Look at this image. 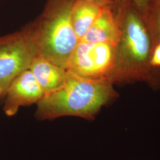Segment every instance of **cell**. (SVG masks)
Here are the masks:
<instances>
[{"label": "cell", "mask_w": 160, "mask_h": 160, "mask_svg": "<svg viewBox=\"0 0 160 160\" xmlns=\"http://www.w3.org/2000/svg\"><path fill=\"white\" fill-rule=\"evenodd\" d=\"M92 43V55L96 78L109 81L114 68L115 45L108 43Z\"/></svg>", "instance_id": "obj_10"}, {"label": "cell", "mask_w": 160, "mask_h": 160, "mask_svg": "<svg viewBox=\"0 0 160 160\" xmlns=\"http://www.w3.org/2000/svg\"><path fill=\"white\" fill-rule=\"evenodd\" d=\"M35 57L23 29L0 36V87L6 92L13 80L29 69Z\"/></svg>", "instance_id": "obj_4"}, {"label": "cell", "mask_w": 160, "mask_h": 160, "mask_svg": "<svg viewBox=\"0 0 160 160\" xmlns=\"http://www.w3.org/2000/svg\"><path fill=\"white\" fill-rule=\"evenodd\" d=\"M137 7L141 14H143L146 10L149 3V0H129Z\"/></svg>", "instance_id": "obj_14"}, {"label": "cell", "mask_w": 160, "mask_h": 160, "mask_svg": "<svg viewBox=\"0 0 160 160\" xmlns=\"http://www.w3.org/2000/svg\"><path fill=\"white\" fill-rule=\"evenodd\" d=\"M120 34L115 45L113 83L142 81L160 88V75L150 63L153 43L142 14L129 0H118L114 7Z\"/></svg>", "instance_id": "obj_1"}, {"label": "cell", "mask_w": 160, "mask_h": 160, "mask_svg": "<svg viewBox=\"0 0 160 160\" xmlns=\"http://www.w3.org/2000/svg\"><path fill=\"white\" fill-rule=\"evenodd\" d=\"M74 1L48 0L40 15L23 29L36 56L66 69L69 58L80 42L71 20Z\"/></svg>", "instance_id": "obj_3"}, {"label": "cell", "mask_w": 160, "mask_h": 160, "mask_svg": "<svg viewBox=\"0 0 160 160\" xmlns=\"http://www.w3.org/2000/svg\"><path fill=\"white\" fill-rule=\"evenodd\" d=\"M5 93H6L5 91L0 87V97H2L3 96H5Z\"/></svg>", "instance_id": "obj_15"}, {"label": "cell", "mask_w": 160, "mask_h": 160, "mask_svg": "<svg viewBox=\"0 0 160 160\" xmlns=\"http://www.w3.org/2000/svg\"><path fill=\"white\" fill-rule=\"evenodd\" d=\"M155 46L160 43V2L149 1L146 10L142 14Z\"/></svg>", "instance_id": "obj_11"}, {"label": "cell", "mask_w": 160, "mask_h": 160, "mask_svg": "<svg viewBox=\"0 0 160 160\" xmlns=\"http://www.w3.org/2000/svg\"><path fill=\"white\" fill-rule=\"evenodd\" d=\"M114 7L102 8L96 20L81 40L116 45L119 38L120 30Z\"/></svg>", "instance_id": "obj_6"}, {"label": "cell", "mask_w": 160, "mask_h": 160, "mask_svg": "<svg viewBox=\"0 0 160 160\" xmlns=\"http://www.w3.org/2000/svg\"><path fill=\"white\" fill-rule=\"evenodd\" d=\"M118 96L113 84L108 80L82 77L68 72L63 85L44 95L37 104L36 117L42 120L63 116L92 120L103 107Z\"/></svg>", "instance_id": "obj_2"}, {"label": "cell", "mask_w": 160, "mask_h": 160, "mask_svg": "<svg viewBox=\"0 0 160 160\" xmlns=\"http://www.w3.org/2000/svg\"><path fill=\"white\" fill-rule=\"evenodd\" d=\"M29 69L44 92L45 95L59 88L67 78L68 71L40 56L33 58Z\"/></svg>", "instance_id": "obj_7"}, {"label": "cell", "mask_w": 160, "mask_h": 160, "mask_svg": "<svg viewBox=\"0 0 160 160\" xmlns=\"http://www.w3.org/2000/svg\"><path fill=\"white\" fill-rule=\"evenodd\" d=\"M149 1H153V2H160V0H149Z\"/></svg>", "instance_id": "obj_16"}, {"label": "cell", "mask_w": 160, "mask_h": 160, "mask_svg": "<svg viewBox=\"0 0 160 160\" xmlns=\"http://www.w3.org/2000/svg\"><path fill=\"white\" fill-rule=\"evenodd\" d=\"M44 95L32 71L26 69L17 76L8 87L3 111L6 116H13L20 107L38 104Z\"/></svg>", "instance_id": "obj_5"}, {"label": "cell", "mask_w": 160, "mask_h": 160, "mask_svg": "<svg viewBox=\"0 0 160 160\" xmlns=\"http://www.w3.org/2000/svg\"><path fill=\"white\" fill-rule=\"evenodd\" d=\"M92 43L80 40L69 58L67 65L68 72L82 77L97 79L92 55Z\"/></svg>", "instance_id": "obj_9"}, {"label": "cell", "mask_w": 160, "mask_h": 160, "mask_svg": "<svg viewBox=\"0 0 160 160\" xmlns=\"http://www.w3.org/2000/svg\"><path fill=\"white\" fill-rule=\"evenodd\" d=\"M102 7H114L118 0H87Z\"/></svg>", "instance_id": "obj_13"}, {"label": "cell", "mask_w": 160, "mask_h": 160, "mask_svg": "<svg viewBox=\"0 0 160 160\" xmlns=\"http://www.w3.org/2000/svg\"><path fill=\"white\" fill-rule=\"evenodd\" d=\"M150 63L154 68H160V43L154 47Z\"/></svg>", "instance_id": "obj_12"}, {"label": "cell", "mask_w": 160, "mask_h": 160, "mask_svg": "<svg viewBox=\"0 0 160 160\" xmlns=\"http://www.w3.org/2000/svg\"><path fill=\"white\" fill-rule=\"evenodd\" d=\"M103 7L87 0H74L71 11V23L79 40L85 36Z\"/></svg>", "instance_id": "obj_8"}]
</instances>
